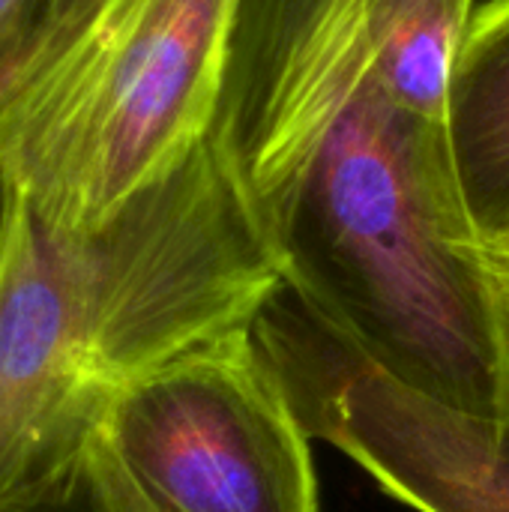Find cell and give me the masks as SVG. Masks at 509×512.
<instances>
[{"label": "cell", "instance_id": "cell-7", "mask_svg": "<svg viewBox=\"0 0 509 512\" xmlns=\"http://www.w3.org/2000/svg\"><path fill=\"white\" fill-rule=\"evenodd\" d=\"M447 138L462 201L486 240L509 225V0L471 15L450 78Z\"/></svg>", "mask_w": 509, "mask_h": 512}, {"label": "cell", "instance_id": "cell-5", "mask_svg": "<svg viewBox=\"0 0 509 512\" xmlns=\"http://www.w3.org/2000/svg\"><path fill=\"white\" fill-rule=\"evenodd\" d=\"M252 333L303 432L390 498L417 512H509V417L465 414L399 384L285 282Z\"/></svg>", "mask_w": 509, "mask_h": 512}, {"label": "cell", "instance_id": "cell-1", "mask_svg": "<svg viewBox=\"0 0 509 512\" xmlns=\"http://www.w3.org/2000/svg\"><path fill=\"white\" fill-rule=\"evenodd\" d=\"M261 285L240 210L201 165L171 168L87 234L3 189L0 501L72 462L114 390L246 321Z\"/></svg>", "mask_w": 509, "mask_h": 512}, {"label": "cell", "instance_id": "cell-10", "mask_svg": "<svg viewBox=\"0 0 509 512\" xmlns=\"http://www.w3.org/2000/svg\"><path fill=\"white\" fill-rule=\"evenodd\" d=\"M90 6H93V0H48L45 18H42V24H39V30H36V39H33L27 57L21 60L18 72H15V75L9 78V84L3 87V93H6L24 72H30L48 51H54V48L63 42V36L78 24V18H81ZM3 93H0V96H3Z\"/></svg>", "mask_w": 509, "mask_h": 512}, {"label": "cell", "instance_id": "cell-2", "mask_svg": "<svg viewBox=\"0 0 509 512\" xmlns=\"http://www.w3.org/2000/svg\"><path fill=\"white\" fill-rule=\"evenodd\" d=\"M252 210L282 282L366 360L456 411L509 417V309L447 123L369 81Z\"/></svg>", "mask_w": 509, "mask_h": 512}, {"label": "cell", "instance_id": "cell-6", "mask_svg": "<svg viewBox=\"0 0 509 512\" xmlns=\"http://www.w3.org/2000/svg\"><path fill=\"white\" fill-rule=\"evenodd\" d=\"M399 0H234L210 141L249 204L273 189L396 42Z\"/></svg>", "mask_w": 509, "mask_h": 512}, {"label": "cell", "instance_id": "cell-8", "mask_svg": "<svg viewBox=\"0 0 509 512\" xmlns=\"http://www.w3.org/2000/svg\"><path fill=\"white\" fill-rule=\"evenodd\" d=\"M93 438V435H90ZM0 512H150L87 441L48 480L0 501Z\"/></svg>", "mask_w": 509, "mask_h": 512}, {"label": "cell", "instance_id": "cell-4", "mask_svg": "<svg viewBox=\"0 0 509 512\" xmlns=\"http://www.w3.org/2000/svg\"><path fill=\"white\" fill-rule=\"evenodd\" d=\"M309 441L252 321L114 390L90 438L150 512H318Z\"/></svg>", "mask_w": 509, "mask_h": 512}, {"label": "cell", "instance_id": "cell-9", "mask_svg": "<svg viewBox=\"0 0 509 512\" xmlns=\"http://www.w3.org/2000/svg\"><path fill=\"white\" fill-rule=\"evenodd\" d=\"M48 0H0V93L27 57Z\"/></svg>", "mask_w": 509, "mask_h": 512}, {"label": "cell", "instance_id": "cell-11", "mask_svg": "<svg viewBox=\"0 0 509 512\" xmlns=\"http://www.w3.org/2000/svg\"><path fill=\"white\" fill-rule=\"evenodd\" d=\"M483 258H486V267H489V273H492V279H495V285H498L509 309V225L504 231L483 240Z\"/></svg>", "mask_w": 509, "mask_h": 512}, {"label": "cell", "instance_id": "cell-3", "mask_svg": "<svg viewBox=\"0 0 509 512\" xmlns=\"http://www.w3.org/2000/svg\"><path fill=\"white\" fill-rule=\"evenodd\" d=\"M234 0H93L0 96V183L51 228H102L207 138Z\"/></svg>", "mask_w": 509, "mask_h": 512}]
</instances>
